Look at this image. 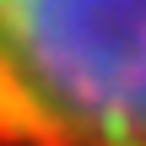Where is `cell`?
<instances>
[{
	"label": "cell",
	"instance_id": "cell-1",
	"mask_svg": "<svg viewBox=\"0 0 146 146\" xmlns=\"http://www.w3.org/2000/svg\"><path fill=\"white\" fill-rule=\"evenodd\" d=\"M0 146H146V0H0Z\"/></svg>",
	"mask_w": 146,
	"mask_h": 146
}]
</instances>
